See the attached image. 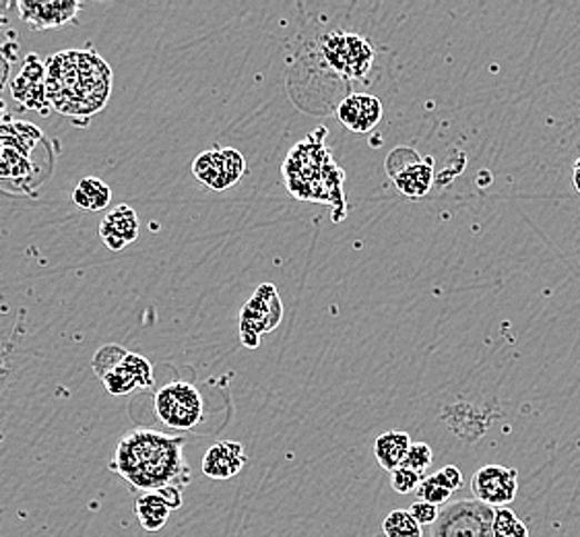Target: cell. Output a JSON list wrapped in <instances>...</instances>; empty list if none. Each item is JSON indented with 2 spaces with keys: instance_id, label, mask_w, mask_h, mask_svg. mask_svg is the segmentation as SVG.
<instances>
[{
  "instance_id": "1",
  "label": "cell",
  "mask_w": 580,
  "mask_h": 537,
  "mask_svg": "<svg viewBox=\"0 0 580 537\" xmlns=\"http://www.w3.org/2000/svg\"><path fill=\"white\" fill-rule=\"evenodd\" d=\"M184 445L182 436L139 428L120 438L110 469L134 493L184 490L192 478Z\"/></svg>"
},
{
  "instance_id": "2",
  "label": "cell",
  "mask_w": 580,
  "mask_h": 537,
  "mask_svg": "<svg viewBox=\"0 0 580 537\" xmlns=\"http://www.w3.org/2000/svg\"><path fill=\"white\" fill-rule=\"evenodd\" d=\"M112 69L93 50H62L46 60V93L62 117L89 118L106 108Z\"/></svg>"
},
{
  "instance_id": "3",
  "label": "cell",
  "mask_w": 580,
  "mask_h": 537,
  "mask_svg": "<svg viewBox=\"0 0 580 537\" xmlns=\"http://www.w3.org/2000/svg\"><path fill=\"white\" fill-rule=\"evenodd\" d=\"M324 129H317L306 141L291 149L283 163V178L293 197L300 201H317L339 207L341 218L346 216L343 195V170L334 163L331 151L324 147Z\"/></svg>"
},
{
  "instance_id": "4",
  "label": "cell",
  "mask_w": 580,
  "mask_h": 537,
  "mask_svg": "<svg viewBox=\"0 0 580 537\" xmlns=\"http://www.w3.org/2000/svg\"><path fill=\"white\" fill-rule=\"evenodd\" d=\"M44 132L30 122L0 125V185L11 182L21 195H33L52 170L36 166V153L48 149Z\"/></svg>"
},
{
  "instance_id": "5",
  "label": "cell",
  "mask_w": 580,
  "mask_h": 537,
  "mask_svg": "<svg viewBox=\"0 0 580 537\" xmlns=\"http://www.w3.org/2000/svg\"><path fill=\"white\" fill-rule=\"evenodd\" d=\"M319 46L324 64L343 79H363L374 64V48L358 33L331 31Z\"/></svg>"
},
{
  "instance_id": "6",
  "label": "cell",
  "mask_w": 580,
  "mask_h": 537,
  "mask_svg": "<svg viewBox=\"0 0 580 537\" xmlns=\"http://www.w3.org/2000/svg\"><path fill=\"white\" fill-rule=\"evenodd\" d=\"M153 407L161 424L170 430L189 432L203 421V397L194 385L184 380H174L161 387L153 397Z\"/></svg>"
},
{
  "instance_id": "7",
  "label": "cell",
  "mask_w": 580,
  "mask_h": 537,
  "mask_svg": "<svg viewBox=\"0 0 580 537\" xmlns=\"http://www.w3.org/2000/svg\"><path fill=\"white\" fill-rule=\"evenodd\" d=\"M496 508L479 500H457L440 510L432 537H493Z\"/></svg>"
},
{
  "instance_id": "8",
  "label": "cell",
  "mask_w": 580,
  "mask_h": 537,
  "mask_svg": "<svg viewBox=\"0 0 580 537\" xmlns=\"http://www.w3.org/2000/svg\"><path fill=\"white\" fill-rule=\"evenodd\" d=\"M283 319V305L273 284H262L240 312V339L247 348H259L261 335L271 334Z\"/></svg>"
},
{
  "instance_id": "9",
  "label": "cell",
  "mask_w": 580,
  "mask_h": 537,
  "mask_svg": "<svg viewBox=\"0 0 580 537\" xmlns=\"http://www.w3.org/2000/svg\"><path fill=\"white\" fill-rule=\"evenodd\" d=\"M192 175L207 189H232L247 175V160L232 147L207 149L192 161Z\"/></svg>"
},
{
  "instance_id": "10",
  "label": "cell",
  "mask_w": 580,
  "mask_h": 537,
  "mask_svg": "<svg viewBox=\"0 0 580 537\" xmlns=\"http://www.w3.org/2000/svg\"><path fill=\"white\" fill-rule=\"evenodd\" d=\"M471 490L479 503L493 508H507L519 493V471L514 467L486 465L471 478Z\"/></svg>"
},
{
  "instance_id": "11",
  "label": "cell",
  "mask_w": 580,
  "mask_h": 537,
  "mask_svg": "<svg viewBox=\"0 0 580 537\" xmlns=\"http://www.w3.org/2000/svg\"><path fill=\"white\" fill-rule=\"evenodd\" d=\"M81 9L83 2H74V0H52V2L17 0V13L30 26V30L38 33L74 23Z\"/></svg>"
},
{
  "instance_id": "12",
  "label": "cell",
  "mask_w": 580,
  "mask_h": 537,
  "mask_svg": "<svg viewBox=\"0 0 580 537\" xmlns=\"http://www.w3.org/2000/svg\"><path fill=\"white\" fill-rule=\"evenodd\" d=\"M13 96L26 110H36L48 115L50 102L46 93V62L38 54H28L21 67V73L13 81Z\"/></svg>"
},
{
  "instance_id": "13",
  "label": "cell",
  "mask_w": 580,
  "mask_h": 537,
  "mask_svg": "<svg viewBox=\"0 0 580 537\" xmlns=\"http://www.w3.org/2000/svg\"><path fill=\"white\" fill-rule=\"evenodd\" d=\"M337 120L351 132H370L382 120V103L377 96L351 93L337 108Z\"/></svg>"
},
{
  "instance_id": "14",
  "label": "cell",
  "mask_w": 580,
  "mask_h": 537,
  "mask_svg": "<svg viewBox=\"0 0 580 537\" xmlns=\"http://www.w3.org/2000/svg\"><path fill=\"white\" fill-rule=\"evenodd\" d=\"M247 450L236 440H219L211 449L204 453V476L211 479H232L244 469Z\"/></svg>"
},
{
  "instance_id": "15",
  "label": "cell",
  "mask_w": 580,
  "mask_h": 537,
  "mask_svg": "<svg viewBox=\"0 0 580 537\" xmlns=\"http://www.w3.org/2000/svg\"><path fill=\"white\" fill-rule=\"evenodd\" d=\"M100 238L103 245L120 252L139 238V218L137 211L129 205H118L100 223Z\"/></svg>"
},
{
  "instance_id": "16",
  "label": "cell",
  "mask_w": 580,
  "mask_h": 537,
  "mask_svg": "<svg viewBox=\"0 0 580 537\" xmlns=\"http://www.w3.org/2000/svg\"><path fill=\"white\" fill-rule=\"evenodd\" d=\"M394 187L409 199L426 197L434 185V168L432 161L416 160L399 168V172H392Z\"/></svg>"
},
{
  "instance_id": "17",
  "label": "cell",
  "mask_w": 580,
  "mask_h": 537,
  "mask_svg": "<svg viewBox=\"0 0 580 537\" xmlns=\"http://www.w3.org/2000/svg\"><path fill=\"white\" fill-rule=\"evenodd\" d=\"M411 445H413L411 438L403 430H389L378 436L374 442V457L382 469L392 474L406 461Z\"/></svg>"
},
{
  "instance_id": "18",
  "label": "cell",
  "mask_w": 580,
  "mask_h": 537,
  "mask_svg": "<svg viewBox=\"0 0 580 537\" xmlns=\"http://www.w3.org/2000/svg\"><path fill=\"white\" fill-rule=\"evenodd\" d=\"M134 513L137 519L143 525L146 531H160L161 527L170 519L172 508L163 500V496L158 493L139 494L134 500Z\"/></svg>"
},
{
  "instance_id": "19",
  "label": "cell",
  "mask_w": 580,
  "mask_h": 537,
  "mask_svg": "<svg viewBox=\"0 0 580 537\" xmlns=\"http://www.w3.org/2000/svg\"><path fill=\"white\" fill-rule=\"evenodd\" d=\"M73 201L86 211H103L112 201V190L100 178L88 176L77 185Z\"/></svg>"
},
{
  "instance_id": "20",
  "label": "cell",
  "mask_w": 580,
  "mask_h": 537,
  "mask_svg": "<svg viewBox=\"0 0 580 537\" xmlns=\"http://www.w3.org/2000/svg\"><path fill=\"white\" fill-rule=\"evenodd\" d=\"M384 537H423L420 523L411 517L409 510H392L382 521Z\"/></svg>"
},
{
  "instance_id": "21",
  "label": "cell",
  "mask_w": 580,
  "mask_h": 537,
  "mask_svg": "<svg viewBox=\"0 0 580 537\" xmlns=\"http://www.w3.org/2000/svg\"><path fill=\"white\" fill-rule=\"evenodd\" d=\"M100 380H102L106 391L110 392L112 397L131 395L132 391L139 389V385H137V380L132 377L131 370L122 362L114 366L112 370H108Z\"/></svg>"
},
{
  "instance_id": "22",
  "label": "cell",
  "mask_w": 580,
  "mask_h": 537,
  "mask_svg": "<svg viewBox=\"0 0 580 537\" xmlns=\"http://www.w3.org/2000/svg\"><path fill=\"white\" fill-rule=\"evenodd\" d=\"M493 537H529L527 525L510 508H496Z\"/></svg>"
},
{
  "instance_id": "23",
  "label": "cell",
  "mask_w": 580,
  "mask_h": 537,
  "mask_svg": "<svg viewBox=\"0 0 580 537\" xmlns=\"http://www.w3.org/2000/svg\"><path fill=\"white\" fill-rule=\"evenodd\" d=\"M122 364L131 370V375L134 377V380H137L139 389H149V387L153 385V366H151L149 360H146L143 356L129 351V354L124 356Z\"/></svg>"
},
{
  "instance_id": "24",
  "label": "cell",
  "mask_w": 580,
  "mask_h": 537,
  "mask_svg": "<svg viewBox=\"0 0 580 537\" xmlns=\"http://www.w3.org/2000/svg\"><path fill=\"white\" fill-rule=\"evenodd\" d=\"M418 496H420V500H423V503H430V505H436V507H447L452 493H450L449 488H444L434 476H430V478H423V481H421L420 488H418Z\"/></svg>"
},
{
  "instance_id": "25",
  "label": "cell",
  "mask_w": 580,
  "mask_h": 537,
  "mask_svg": "<svg viewBox=\"0 0 580 537\" xmlns=\"http://www.w3.org/2000/svg\"><path fill=\"white\" fill-rule=\"evenodd\" d=\"M127 354H129V351H124L120 346H103V348L93 356V372L102 378L108 370H112L114 366L122 362Z\"/></svg>"
},
{
  "instance_id": "26",
  "label": "cell",
  "mask_w": 580,
  "mask_h": 537,
  "mask_svg": "<svg viewBox=\"0 0 580 537\" xmlns=\"http://www.w3.org/2000/svg\"><path fill=\"white\" fill-rule=\"evenodd\" d=\"M430 465H432V449H430V445H426V442H416V445L409 447L406 461H403L401 467H407V469H411V471H416V474L423 476L426 469H428Z\"/></svg>"
},
{
  "instance_id": "27",
  "label": "cell",
  "mask_w": 580,
  "mask_h": 537,
  "mask_svg": "<svg viewBox=\"0 0 580 537\" xmlns=\"http://www.w3.org/2000/svg\"><path fill=\"white\" fill-rule=\"evenodd\" d=\"M421 481H423V476L407 467H399L397 471H392L391 486L397 494L406 496V494L418 493Z\"/></svg>"
},
{
  "instance_id": "28",
  "label": "cell",
  "mask_w": 580,
  "mask_h": 537,
  "mask_svg": "<svg viewBox=\"0 0 580 537\" xmlns=\"http://www.w3.org/2000/svg\"><path fill=\"white\" fill-rule=\"evenodd\" d=\"M409 513H411V517L423 527V525H434L438 515H440V507L430 505V503H423V500H418V503H413V505L409 507Z\"/></svg>"
},
{
  "instance_id": "29",
  "label": "cell",
  "mask_w": 580,
  "mask_h": 537,
  "mask_svg": "<svg viewBox=\"0 0 580 537\" xmlns=\"http://www.w3.org/2000/svg\"><path fill=\"white\" fill-rule=\"evenodd\" d=\"M434 478L438 479L444 488H449L452 494L463 488V474H461V469L454 467V465L442 467L438 474H434Z\"/></svg>"
},
{
  "instance_id": "30",
  "label": "cell",
  "mask_w": 580,
  "mask_h": 537,
  "mask_svg": "<svg viewBox=\"0 0 580 537\" xmlns=\"http://www.w3.org/2000/svg\"><path fill=\"white\" fill-rule=\"evenodd\" d=\"M7 79H9V59L2 54V50H0V93H2V89L7 86Z\"/></svg>"
},
{
  "instance_id": "31",
  "label": "cell",
  "mask_w": 580,
  "mask_h": 537,
  "mask_svg": "<svg viewBox=\"0 0 580 537\" xmlns=\"http://www.w3.org/2000/svg\"><path fill=\"white\" fill-rule=\"evenodd\" d=\"M574 189L580 192V158L577 163H574Z\"/></svg>"
},
{
  "instance_id": "32",
  "label": "cell",
  "mask_w": 580,
  "mask_h": 537,
  "mask_svg": "<svg viewBox=\"0 0 580 537\" xmlns=\"http://www.w3.org/2000/svg\"><path fill=\"white\" fill-rule=\"evenodd\" d=\"M0 110H4V103L0 102Z\"/></svg>"
},
{
  "instance_id": "33",
  "label": "cell",
  "mask_w": 580,
  "mask_h": 537,
  "mask_svg": "<svg viewBox=\"0 0 580 537\" xmlns=\"http://www.w3.org/2000/svg\"><path fill=\"white\" fill-rule=\"evenodd\" d=\"M0 23H2V19H0Z\"/></svg>"
}]
</instances>
